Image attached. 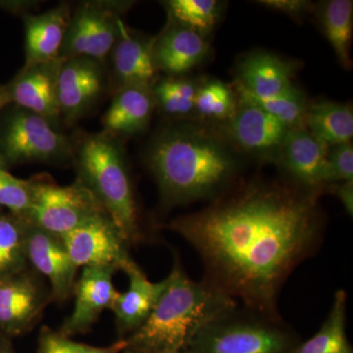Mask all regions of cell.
<instances>
[{
    "label": "cell",
    "mask_w": 353,
    "mask_h": 353,
    "mask_svg": "<svg viewBox=\"0 0 353 353\" xmlns=\"http://www.w3.org/2000/svg\"><path fill=\"white\" fill-rule=\"evenodd\" d=\"M321 194L287 181L236 183L167 228L199 253L204 280L245 307L281 317L283 285L322 241Z\"/></svg>",
    "instance_id": "cell-1"
},
{
    "label": "cell",
    "mask_w": 353,
    "mask_h": 353,
    "mask_svg": "<svg viewBox=\"0 0 353 353\" xmlns=\"http://www.w3.org/2000/svg\"><path fill=\"white\" fill-rule=\"evenodd\" d=\"M146 162L167 206L212 201L233 187L240 173L238 157L224 139L190 125L158 132Z\"/></svg>",
    "instance_id": "cell-2"
},
{
    "label": "cell",
    "mask_w": 353,
    "mask_h": 353,
    "mask_svg": "<svg viewBox=\"0 0 353 353\" xmlns=\"http://www.w3.org/2000/svg\"><path fill=\"white\" fill-rule=\"evenodd\" d=\"M146 321L124 339V353H182L199 329L239 303L206 280H192L176 259Z\"/></svg>",
    "instance_id": "cell-3"
},
{
    "label": "cell",
    "mask_w": 353,
    "mask_h": 353,
    "mask_svg": "<svg viewBox=\"0 0 353 353\" xmlns=\"http://www.w3.org/2000/svg\"><path fill=\"white\" fill-rule=\"evenodd\" d=\"M77 180L99 199L128 245L141 240L138 208L120 138L103 131L75 139Z\"/></svg>",
    "instance_id": "cell-4"
},
{
    "label": "cell",
    "mask_w": 353,
    "mask_h": 353,
    "mask_svg": "<svg viewBox=\"0 0 353 353\" xmlns=\"http://www.w3.org/2000/svg\"><path fill=\"white\" fill-rule=\"evenodd\" d=\"M299 343L282 317L238 304L199 329L182 353H292Z\"/></svg>",
    "instance_id": "cell-5"
},
{
    "label": "cell",
    "mask_w": 353,
    "mask_h": 353,
    "mask_svg": "<svg viewBox=\"0 0 353 353\" xmlns=\"http://www.w3.org/2000/svg\"><path fill=\"white\" fill-rule=\"evenodd\" d=\"M0 122V152L10 165L73 161L75 139L38 114L8 105Z\"/></svg>",
    "instance_id": "cell-6"
},
{
    "label": "cell",
    "mask_w": 353,
    "mask_h": 353,
    "mask_svg": "<svg viewBox=\"0 0 353 353\" xmlns=\"http://www.w3.org/2000/svg\"><path fill=\"white\" fill-rule=\"evenodd\" d=\"M34 204L28 216L34 226L63 238L88 221L108 214L94 194L76 180L60 187L50 176H34Z\"/></svg>",
    "instance_id": "cell-7"
},
{
    "label": "cell",
    "mask_w": 353,
    "mask_h": 353,
    "mask_svg": "<svg viewBox=\"0 0 353 353\" xmlns=\"http://www.w3.org/2000/svg\"><path fill=\"white\" fill-rule=\"evenodd\" d=\"M131 2L85 1L72 13L60 58L90 57L105 64L124 24L121 14Z\"/></svg>",
    "instance_id": "cell-8"
},
{
    "label": "cell",
    "mask_w": 353,
    "mask_h": 353,
    "mask_svg": "<svg viewBox=\"0 0 353 353\" xmlns=\"http://www.w3.org/2000/svg\"><path fill=\"white\" fill-rule=\"evenodd\" d=\"M61 239L78 269L108 266L125 272L134 262L129 245L108 214L88 221Z\"/></svg>",
    "instance_id": "cell-9"
},
{
    "label": "cell",
    "mask_w": 353,
    "mask_h": 353,
    "mask_svg": "<svg viewBox=\"0 0 353 353\" xmlns=\"http://www.w3.org/2000/svg\"><path fill=\"white\" fill-rule=\"evenodd\" d=\"M50 301V290L34 270L0 278V333L11 339L29 333Z\"/></svg>",
    "instance_id": "cell-10"
},
{
    "label": "cell",
    "mask_w": 353,
    "mask_h": 353,
    "mask_svg": "<svg viewBox=\"0 0 353 353\" xmlns=\"http://www.w3.org/2000/svg\"><path fill=\"white\" fill-rule=\"evenodd\" d=\"M110 90L106 65L90 57L64 59L58 80L61 120L73 124L97 105Z\"/></svg>",
    "instance_id": "cell-11"
},
{
    "label": "cell",
    "mask_w": 353,
    "mask_h": 353,
    "mask_svg": "<svg viewBox=\"0 0 353 353\" xmlns=\"http://www.w3.org/2000/svg\"><path fill=\"white\" fill-rule=\"evenodd\" d=\"M327 152L328 148L305 129L294 128L285 134L276 155L287 182L309 190L326 192Z\"/></svg>",
    "instance_id": "cell-12"
},
{
    "label": "cell",
    "mask_w": 353,
    "mask_h": 353,
    "mask_svg": "<svg viewBox=\"0 0 353 353\" xmlns=\"http://www.w3.org/2000/svg\"><path fill=\"white\" fill-rule=\"evenodd\" d=\"M63 58L23 67L6 85L10 105L38 114L59 128L61 122L58 102V80Z\"/></svg>",
    "instance_id": "cell-13"
},
{
    "label": "cell",
    "mask_w": 353,
    "mask_h": 353,
    "mask_svg": "<svg viewBox=\"0 0 353 353\" xmlns=\"http://www.w3.org/2000/svg\"><path fill=\"white\" fill-rule=\"evenodd\" d=\"M27 259L34 272L50 281L52 301L64 303L73 296L78 268L72 261L61 238L29 222Z\"/></svg>",
    "instance_id": "cell-14"
},
{
    "label": "cell",
    "mask_w": 353,
    "mask_h": 353,
    "mask_svg": "<svg viewBox=\"0 0 353 353\" xmlns=\"http://www.w3.org/2000/svg\"><path fill=\"white\" fill-rule=\"evenodd\" d=\"M117 271L108 266L83 268L74 287L73 312L65 320L60 333L69 338L88 333L101 313L110 309L118 294L113 285V276Z\"/></svg>",
    "instance_id": "cell-15"
},
{
    "label": "cell",
    "mask_w": 353,
    "mask_h": 353,
    "mask_svg": "<svg viewBox=\"0 0 353 353\" xmlns=\"http://www.w3.org/2000/svg\"><path fill=\"white\" fill-rule=\"evenodd\" d=\"M154 39L132 32L123 24L119 38L108 58L113 94L123 88H152L157 72L153 60Z\"/></svg>",
    "instance_id": "cell-16"
},
{
    "label": "cell",
    "mask_w": 353,
    "mask_h": 353,
    "mask_svg": "<svg viewBox=\"0 0 353 353\" xmlns=\"http://www.w3.org/2000/svg\"><path fill=\"white\" fill-rule=\"evenodd\" d=\"M289 130L263 109L245 101H241L225 127L228 138L241 150L274 159Z\"/></svg>",
    "instance_id": "cell-17"
},
{
    "label": "cell",
    "mask_w": 353,
    "mask_h": 353,
    "mask_svg": "<svg viewBox=\"0 0 353 353\" xmlns=\"http://www.w3.org/2000/svg\"><path fill=\"white\" fill-rule=\"evenodd\" d=\"M125 273L129 278V288L125 292H118L110 307L115 316L118 340L127 339L146 321L168 282L167 278L157 283L148 280L136 262Z\"/></svg>",
    "instance_id": "cell-18"
},
{
    "label": "cell",
    "mask_w": 353,
    "mask_h": 353,
    "mask_svg": "<svg viewBox=\"0 0 353 353\" xmlns=\"http://www.w3.org/2000/svg\"><path fill=\"white\" fill-rule=\"evenodd\" d=\"M170 20L154 39L153 60L157 70L178 77L203 61L208 53V44L201 34Z\"/></svg>",
    "instance_id": "cell-19"
},
{
    "label": "cell",
    "mask_w": 353,
    "mask_h": 353,
    "mask_svg": "<svg viewBox=\"0 0 353 353\" xmlns=\"http://www.w3.org/2000/svg\"><path fill=\"white\" fill-rule=\"evenodd\" d=\"M71 15V8L67 3H61L39 15L25 14L24 67L60 58Z\"/></svg>",
    "instance_id": "cell-20"
},
{
    "label": "cell",
    "mask_w": 353,
    "mask_h": 353,
    "mask_svg": "<svg viewBox=\"0 0 353 353\" xmlns=\"http://www.w3.org/2000/svg\"><path fill=\"white\" fill-rule=\"evenodd\" d=\"M294 64L268 52L248 55L239 67V94L267 99L283 94L294 85Z\"/></svg>",
    "instance_id": "cell-21"
},
{
    "label": "cell",
    "mask_w": 353,
    "mask_h": 353,
    "mask_svg": "<svg viewBox=\"0 0 353 353\" xmlns=\"http://www.w3.org/2000/svg\"><path fill=\"white\" fill-rule=\"evenodd\" d=\"M157 102L152 88L128 87L114 92L102 124L104 131L120 138L145 131Z\"/></svg>",
    "instance_id": "cell-22"
},
{
    "label": "cell",
    "mask_w": 353,
    "mask_h": 353,
    "mask_svg": "<svg viewBox=\"0 0 353 353\" xmlns=\"http://www.w3.org/2000/svg\"><path fill=\"white\" fill-rule=\"evenodd\" d=\"M304 127L327 148L350 143L353 137V111L348 104L320 101L308 105Z\"/></svg>",
    "instance_id": "cell-23"
},
{
    "label": "cell",
    "mask_w": 353,
    "mask_h": 353,
    "mask_svg": "<svg viewBox=\"0 0 353 353\" xmlns=\"http://www.w3.org/2000/svg\"><path fill=\"white\" fill-rule=\"evenodd\" d=\"M347 292L339 290L321 328L292 353H353L347 334Z\"/></svg>",
    "instance_id": "cell-24"
},
{
    "label": "cell",
    "mask_w": 353,
    "mask_h": 353,
    "mask_svg": "<svg viewBox=\"0 0 353 353\" xmlns=\"http://www.w3.org/2000/svg\"><path fill=\"white\" fill-rule=\"evenodd\" d=\"M319 20L341 66L350 69L352 67L350 46L353 31V2L352 0L322 2Z\"/></svg>",
    "instance_id": "cell-25"
},
{
    "label": "cell",
    "mask_w": 353,
    "mask_h": 353,
    "mask_svg": "<svg viewBox=\"0 0 353 353\" xmlns=\"http://www.w3.org/2000/svg\"><path fill=\"white\" fill-rule=\"evenodd\" d=\"M29 221L0 209V278L29 268L27 233Z\"/></svg>",
    "instance_id": "cell-26"
},
{
    "label": "cell",
    "mask_w": 353,
    "mask_h": 353,
    "mask_svg": "<svg viewBox=\"0 0 353 353\" xmlns=\"http://www.w3.org/2000/svg\"><path fill=\"white\" fill-rule=\"evenodd\" d=\"M165 6L170 19L204 39L219 19L222 7L216 0H169Z\"/></svg>",
    "instance_id": "cell-27"
},
{
    "label": "cell",
    "mask_w": 353,
    "mask_h": 353,
    "mask_svg": "<svg viewBox=\"0 0 353 353\" xmlns=\"http://www.w3.org/2000/svg\"><path fill=\"white\" fill-rule=\"evenodd\" d=\"M241 101L250 102L263 109L289 129L304 127L308 104L303 92L292 85L283 94L272 99H259L240 94Z\"/></svg>",
    "instance_id": "cell-28"
},
{
    "label": "cell",
    "mask_w": 353,
    "mask_h": 353,
    "mask_svg": "<svg viewBox=\"0 0 353 353\" xmlns=\"http://www.w3.org/2000/svg\"><path fill=\"white\" fill-rule=\"evenodd\" d=\"M157 105L170 116H185L194 110L196 83L180 77H167L152 88Z\"/></svg>",
    "instance_id": "cell-29"
},
{
    "label": "cell",
    "mask_w": 353,
    "mask_h": 353,
    "mask_svg": "<svg viewBox=\"0 0 353 353\" xmlns=\"http://www.w3.org/2000/svg\"><path fill=\"white\" fill-rule=\"evenodd\" d=\"M238 104L233 90L220 81H209L197 87L194 110L202 117L228 120L236 112Z\"/></svg>",
    "instance_id": "cell-30"
},
{
    "label": "cell",
    "mask_w": 353,
    "mask_h": 353,
    "mask_svg": "<svg viewBox=\"0 0 353 353\" xmlns=\"http://www.w3.org/2000/svg\"><path fill=\"white\" fill-rule=\"evenodd\" d=\"M34 196V180H22L11 175L6 169H0V208L28 219Z\"/></svg>",
    "instance_id": "cell-31"
},
{
    "label": "cell",
    "mask_w": 353,
    "mask_h": 353,
    "mask_svg": "<svg viewBox=\"0 0 353 353\" xmlns=\"http://www.w3.org/2000/svg\"><path fill=\"white\" fill-rule=\"evenodd\" d=\"M125 347V340H118L106 347H92L73 341L59 331L43 327L39 336L38 353H121Z\"/></svg>",
    "instance_id": "cell-32"
},
{
    "label": "cell",
    "mask_w": 353,
    "mask_h": 353,
    "mask_svg": "<svg viewBox=\"0 0 353 353\" xmlns=\"http://www.w3.org/2000/svg\"><path fill=\"white\" fill-rule=\"evenodd\" d=\"M353 181V146L352 141L328 148L327 152L326 190L330 185Z\"/></svg>",
    "instance_id": "cell-33"
},
{
    "label": "cell",
    "mask_w": 353,
    "mask_h": 353,
    "mask_svg": "<svg viewBox=\"0 0 353 353\" xmlns=\"http://www.w3.org/2000/svg\"><path fill=\"white\" fill-rule=\"evenodd\" d=\"M257 3L273 10L284 12L294 18L307 12L311 7V2L304 0H261L257 1Z\"/></svg>",
    "instance_id": "cell-34"
},
{
    "label": "cell",
    "mask_w": 353,
    "mask_h": 353,
    "mask_svg": "<svg viewBox=\"0 0 353 353\" xmlns=\"http://www.w3.org/2000/svg\"><path fill=\"white\" fill-rule=\"evenodd\" d=\"M329 192H333L338 197L350 217L353 215V181L330 185Z\"/></svg>",
    "instance_id": "cell-35"
},
{
    "label": "cell",
    "mask_w": 353,
    "mask_h": 353,
    "mask_svg": "<svg viewBox=\"0 0 353 353\" xmlns=\"http://www.w3.org/2000/svg\"><path fill=\"white\" fill-rule=\"evenodd\" d=\"M8 105H10V103H9L8 97H7L6 85H0V112H1L2 109L7 108ZM7 168L8 167H7L6 160L0 152V169Z\"/></svg>",
    "instance_id": "cell-36"
},
{
    "label": "cell",
    "mask_w": 353,
    "mask_h": 353,
    "mask_svg": "<svg viewBox=\"0 0 353 353\" xmlns=\"http://www.w3.org/2000/svg\"><path fill=\"white\" fill-rule=\"evenodd\" d=\"M0 353H17L14 350L11 338L0 333Z\"/></svg>",
    "instance_id": "cell-37"
},
{
    "label": "cell",
    "mask_w": 353,
    "mask_h": 353,
    "mask_svg": "<svg viewBox=\"0 0 353 353\" xmlns=\"http://www.w3.org/2000/svg\"><path fill=\"white\" fill-rule=\"evenodd\" d=\"M134 353H171V352H134Z\"/></svg>",
    "instance_id": "cell-38"
}]
</instances>
